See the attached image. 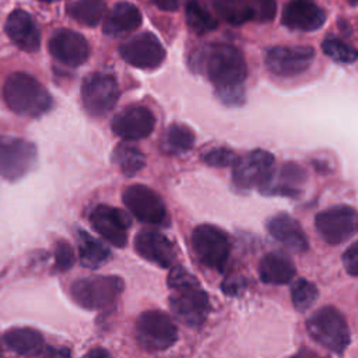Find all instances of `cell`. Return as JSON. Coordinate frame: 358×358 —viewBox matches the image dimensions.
<instances>
[{
    "mask_svg": "<svg viewBox=\"0 0 358 358\" xmlns=\"http://www.w3.org/2000/svg\"><path fill=\"white\" fill-rule=\"evenodd\" d=\"M192 67L204 74L215 87L217 96L229 106L243 103V83L248 64L243 53L229 43H210L192 55Z\"/></svg>",
    "mask_w": 358,
    "mask_h": 358,
    "instance_id": "obj_1",
    "label": "cell"
},
{
    "mask_svg": "<svg viewBox=\"0 0 358 358\" xmlns=\"http://www.w3.org/2000/svg\"><path fill=\"white\" fill-rule=\"evenodd\" d=\"M171 288L169 306L175 317L187 327H200L210 310V299L194 275L182 266H173L166 280Z\"/></svg>",
    "mask_w": 358,
    "mask_h": 358,
    "instance_id": "obj_2",
    "label": "cell"
},
{
    "mask_svg": "<svg viewBox=\"0 0 358 358\" xmlns=\"http://www.w3.org/2000/svg\"><path fill=\"white\" fill-rule=\"evenodd\" d=\"M3 98L10 110L27 117H38L53 106L49 91L34 76L15 71L3 85Z\"/></svg>",
    "mask_w": 358,
    "mask_h": 358,
    "instance_id": "obj_3",
    "label": "cell"
},
{
    "mask_svg": "<svg viewBox=\"0 0 358 358\" xmlns=\"http://www.w3.org/2000/svg\"><path fill=\"white\" fill-rule=\"evenodd\" d=\"M306 330L313 341L334 354H343L351 343L350 326L343 313L333 306H323L310 315Z\"/></svg>",
    "mask_w": 358,
    "mask_h": 358,
    "instance_id": "obj_4",
    "label": "cell"
},
{
    "mask_svg": "<svg viewBox=\"0 0 358 358\" xmlns=\"http://www.w3.org/2000/svg\"><path fill=\"white\" fill-rule=\"evenodd\" d=\"M124 282L117 275H91L77 278L70 287L73 301L88 310L110 306L119 298Z\"/></svg>",
    "mask_w": 358,
    "mask_h": 358,
    "instance_id": "obj_5",
    "label": "cell"
},
{
    "mask_svg": "<svg viewBox=\"0 0 358 358\" xmlns=\"http://www.w3.org/2000/svg\"><path fill=\"white\" fill-rule=\"evenodd\" d=\"M137 344L145 351H165L178 341V327L173 319L162 310L143 312L134 324Z\"/></svg>",
    "mask_w": 358,
    "mask_h": 358,
    "instance_id": "obj_6",
    "label": "cell"
},
{
    "mask_svg": "<svg viewBox=\"0 0 358 358\" xmlns=\"http://www.w3.org/2000/svg\"><path fill=\"white\" fill-rule=\"evenodd\" d=\"M192 249L201 264L222 271L229 255L231 241L227 232L211 224H201L193 229Z\"/></svg>",
    "mask_w": 358,
    "mask_h": 358,
    "instance_id": "obj_7",
    "label": "cell"
},
{
    "mask_svg": "<svg viewBox=\"0 0 358 358\" xmlns=\"http://www.w3.org/2000/svg\"><path fill=\"white\" fill-rule=\"evenodd\" d=\"M123 204L138 221L154 225L168 227L169 215L161 196L145 185H131L122 194Z\"/></svg>",
    "mask_w": 358,
    "mask_h": 358,
    "instance_id": "obj_8",
    "label": "cell"
},
{
    "mask_svg": "<svg viewBox=\"0 0 358 358\" xmlns=\"http://www.w3.org/2000/svg\"><path fill=\"white\" fill-rule=\"evenodd\" d=\"M120 91L113 76L91 73L81 84V101L85 110L95 117L108 115L116 105Z\"/></svg>",
    "mask_w": 358,
    "mask_h": 358,
    "instance_id": "obj_9",
    "label": "cell"
},
{
    "mask_svg": "<svg viewBox=\"0 0 358 358\" xmlns=\"http://www.w3.org/2000/svg\"><path fill=\"white\" fill-rule=\"evenodd\" d=\"M36 147L21 137L0 136V176L17 180L25 176L36 162Z\"/></svg>",
    "mask_w": 358,
    "mask_h": 358,
    "instance_id": "obj_10",
    "label": "cell"
},
{
    "mask_svg": "<svg viewBox=\"0 0 358 358\" xmlns=\"http://www.w3.org/2000/svg\"><path fill=\"white\" fill-rule=\"evenodd\" d=\"M315 227L320 238L329 245H340L352 238L357 232V210L351 206L340 204L316 214Z\"/></svg>",
    "mask_w": 358,
    "mask_h": 358,
    "instance_id": "obj_11",
    "label": "cell"
},
{
    "mask_svg": "<svg viewBox=\"0 0 358 358\" xmlns=\"http://www.w3.org/2000/svg\"><path fill=\"white\" fill-rule=\"evenodd\" d=\"M274 157L264 150H253L232 166V182L238 189H263L274 173Z\"/></svg>",
    "mask_w": 358,
    "mask_h": 358,
    "instance_id": "obj_12",
    "label": "cell"
},
{
    "mask_svg": "<svg viewBox=\"0 0 358 358\" xmlns=\"http://www.w3.org/2000/svg\"><path fill=\"white\" fill-rule=\"evenodd\" d=\"M122 59L133 67L152 70L162 64L166 52L159 39L151 32H141L119 46Z\"/></svg>",
    "mask_w": 358,
    "mask_h": 358,
    "instance_id": "obj_13",
    "label": "cell"
},
{
    "mask_svg": "<svg viewBox=\"0 0 358 358\" xmlns=\"http://www.w3.org/2000/svg\"><path fill=\"white\" fill-rule=\"evenodd\" d=\"M315 60L310 46H273L267 50L264 62L267 69L280 77H295L305 73Z\"/></svg>",
    "mask_w": 358,
    "mask_h": 358,
    "instance_id": "obj_14",
    "label": "cell"
},
{
    "mask_svg": "<svg viewBox=\"0 0 358 358\" xmlns=\"http://www.w3.org/2000/svg\"><path fill=\"white\" fill-rule=\"evenodd\" d=\"M90 222L94 231L112 246H126L127 231L131 225V220L126 211L108 204H98L90 213Z\"/></svg>",
    "mask_w": 358,
    "mask_h": 358,
    "instance_id": "obj_15",
    "label": "cell"
},
{
    "mask_svg": "<svg viewBox=\"0 0 358 358\" xmlns=\"http://www.w3.org/2000/svg\"><path fill=\"white\" fill-rule=\"evenodd\" d=\"M155 127L154 113L141 105L122 109L112 119V131L124 141H136L148 137Z\"/></svg>",
    "mask_w": 358,
    "mask_h": 358,
    "instance_id": "obj_16",
    "label": "cell"
},
{
    "mask_svg": "<svg viewBox=\"0 0 358 358\" xmlns=\"http://www.w3.org/2000/svg\"><path fill=\"white\" fill-rule=\"evenodd\" d=\"M49 53L62 64L78 67L90 57V45L87 39L67 28H60L52 34L48 42Z\"/></svg>",
    "mask_w": 358,
    "mask_h": 358,
    "instance_id": "obj_17",
    "label": "cell"
},
{
    "mask_svg": "<svg viewBox=\"0 0 358 358\" xmlns=\"http://www.w3.org/2000/svg\"><path fill=\"white\" fill-rule=\"evenodd\" d=\"M134 250L143 259L162 268H171L176 260L173 243L161 232L152 229H141L136 235Z\"/></svg>",
    "mask_w": 358,
    "mask_h": 358,
    "instance_id": "obj_18",
    "label": "cell"
},
{
    "mask_svg": "<svg viewBox=\"0 0 358 358\" xmlns=\"http://www.w3.org/2000/svg\"><path fill=\"white\" fill-rule=\"evenodd\" d=\"M324 21V11L312 0H291L281 14V22L292 31L312 32L319 29Z\"/></svg>",
    "mask_w": 358,
    "mask_h": 358,
    "instance_id": "obj_19",
    "label": "cell"
},
{
    "mask_svg": "<svg viewBox=\"0 0 358 358\" xmlns=\"http://www.w3.org/2000/svg\"><path fill=\"white\" fill-rule=\"evenodd\" d=\"M266 229L275 241L295 253L306 252L309 248L308 238L301 224L285 213H280L268 218Z\"/></svg>",
    "mask_w": 358,
    "mask_h": 358,
    "instance_id": "obj_20",
    "label": "cell"
},
{
    "mask_svg": "<svg viewBox=\"0 0 358 358\" xmlns=\"http://www.w3.org/2000/svg\"><path fill=\"white\" fill-rule=\"evenodd\" d=\"M6 32L8 38L21 50L34 53L41 46V32L31 17L24 10H14L6 21Z\"/></svg>",
    "mask_w": 358,
    "mask_h": 358,
    "instance_id": "obj_21",
    "label": "cell"
},
{
    "mask_svg": "<svg viewBox=\"0 0 358 358\" xmlns=\"http://www.w3.org/2000/svg\"><path fill=\"white\" fill-rule=\"evenodd\" d=\"M102 20V32L106 36L119 38L137 29L141 25L143 17L134 4L129 1H119L106 13V15H103Z\"/></svg>",
    "mask_w": 358,
    "mask_h": 358,
    "instance_id": "obj_22",
    "label": "cell"
},
{
    "mask_svg": "<svg viewBox=\"0 0 358 358\" xmlns=\"http://www.w3.org/2000/svg\"><path fill=\"white\" fill-rule=\"evenodd\" d=\"M306 179V172L296 164H284L280 172L273 173L270 182L260 189L262 193L270 196L298 197L301 194V185Z\"/></svg>",
    "mask_w": 358,
    "mask_h": 358,
    "instance_id": "obj_23",
    "label": "cell"
},
{
    "mask_svg": "<svg viewBox=\"0 0 358 358\" xmlns=\"http://www.w3.org/2000/svg\"><path fill=\"white\" fill-rule=\"evenodd\" d=\"M295 273L294 262L281 252H270L259 263V277L264 284H288L295 277Z\"/></svg>",
    "mask_w": 358,
    "mask_h": 358,
    "instance_id": "obj_24",
    "label": "cell"
},
{
    "mask_svg": "<svg viewBox=\"0 0 358 358\" xmlns=\"http://www.w3.org/2000/svg\"><path fill=\"white\" fill-rule=\"evenodd\" d=\"M6 347L18 355H39L45 348L43 337L31 327H15L4 333Z\"/></svg>",
    "mask_w": 358,
    "mask_h": 358,
    "instance_id": "obj_25",
    "label": "cell"
},
{
    "mask_svg": "<svg viewBox=\"0 0 358 358\" xmlns=\"http://www.w3.org/2000/svg\"><path fill=\"white\" fill-rule=\"evenodd\" d=\"M78 259L84 267L98 268L110 259V250L84 229L77 231Z\"/></svg>",
    "mask_w": 358,
    "mask_h": 358,
    "instance_id": "obj_26",
    "label": "cell"
},
{
    "mask_svg": "<svg viewBox=\"0 0 358 358\" xmlns=\"http://www.w3.org/2000/svg\"><path fill=\"white\" fill-rule=\"evenodd\" d=\"M194 134L193 131L180 123L171 124L161 138V148L168 155H180L193 148Z\"/></svg>",
    "mask_w": 358,
    "mask_h": 358,
    "instance_id": "obj_27",
    "label": "cell"
},
{
    "mask_svg": "<svg viewBox=\"0 0 358 358\" xmlns=\"http://www.w3.org/2000/svg\"><path fill=\"white\" fill-rule=\"evenodd\" d=\"M112 161L119 166L124 176H134L144 168L145 155L138 147L123 141L115 147Z\"/></svg>",
    "mask_w": 358,
    "mask_h": 358,
    "instance_id": "obj_28",
    "label": "cell"
},
{
    "mask_svg": "<svg viewBox=\"0 0 358 358\" xmlns=\"http://www.w3.org/2000/svg\"><path fill=\"white\" fill-rule=\"evenodd\" d=\"M105 0H73L66 11L81 25L96 27L105 14Z\"/></svg>",
    "mask_w": 358,
    "mask_h": 358,
    "instance_id": "obj_29",
    "label": "cell"
},
{
    "mask_svg": "<svg viewBox=\"0 0 358 358\" xmlns=\"http://www.w3.org/2000/svg\"><path fill=\"white\" fill-rule=\"evenodd\" d=\"M186 24L197 35H204L217 28L218 22L213 14L197 0H189L185 8Z\"/></svg>",
    "mask_w": 358,
    "mask_h": 358,
    "instance_id": "obj_30",
    "label": "cell"
},
{
    "mask_svg": "<svg viewBox=\"0 0 358 358\" xmlns=\"http://www.w3.org/2000/svg\"><path fill=\"white\" fill-rule=\"evenodd\" d=\"M319 291L316 285L305 278H301L292 284L291 299L298 312H306L317 299Z\"/></svg>",
    "mask_w": 358,
    "mask_h": 358,
    "instance_id": "obj_31",
    "label": "cell"
},
{
    "mask_svg": "<svg viewBox=\"0 0 358 358\" xmlns=\"http://www.w3.org/2000/svg\"><path fill=\"white\" fill-rule=\"evenodd\" d=\"M322 50L326 56L333 59L334 62L344 63V64H351L357 60V50L344 42L343 39L337 36H327L322 42Z\"/></svg>",
    "mask_w": 358,
    "mask_h": 358,
    "instance_id": "obj_32",
    "label": "cell"
},
{
    "mask_svg": "<svg viewBox=\"0 0 358 358\" xmlns=\"http://www.w3.org/2000/svg\"><path fill=\"white\" fill-rule=\"evenodd\" d=\"M210 1L213 3V7L218 13V15L232 25H241L250 21L241 0H210Z\"/></svg>",
    "mask_w": 358,
    "mask_h": 358,
    "instance_id": "obj_33",
    "label": "cell"
},
{
    "mask_svg": "<svg viewBox=\"0 0 358 358\" xmlns=\"http://www.w3.org/2000/svg\"><path fill=\"white\" fill-rule=\"evenodd\" d=\"M249 20L256 22H270L277 14L275 0H241Z\"/></svg>",
    "mask_w": 358,
    "mask_h": 358,
    "instance_id": "obj_34",
    "label": "cell"
},
{
    "mask_svg": "<svg viewBox=\"0 0 358 358\" xmlns=\"http://www.w3.org/2000/svg\"><path fill=\"white\" fill-rule=\"evenodd\" d=\"M238 159L239 157L232 150L225 147L211 148L201 155V161L214 168H232Z\"/></svg>",
    "mask_w": 358,
    "mask_h": 358,
    "instance_id": "obj_35",
    "label": "cell"
},
{
    "mask_svg": "<svg viewBox=\"0 0 358 358\" xmlns=\"http://www.w3.org/2000/svg\"><path fill=\"white\" fill-rule=\"evenodd\" d=\"M76 262L73 246L66 241L56 242L55 246V267L59 271H67Z\"/></svg>",
    "mask_w": 358,
    "mask_h": 358,
    "instance_id": "obj_36",
    "label": "cell"
},
{
    "mask_svg": "<svg viewBox=\"0 0 358 358\" xmlns=\"http://www.w3.org/2000/svg\"><path fill=\"white\" fill-rule=\"evenodd\" d=\"M343 264L351 277L358 275V242H352L343 253Z\"/></svg>",
    "mask_w": 358,
    "mask_h": 358,
    "instance_id": "obj_37",
    "label": "cell"
},
{
    "mask_svg": "<svg viewBox=\"0 0 358 358\" xmlns=\"http://www.w3.org/2000/svg\"><path fill=\"white\" fill-rule=\"evenodd\" d=\"M221 288H222V292L228 295H238L245 288V282L242 278H228L222 282Z\"/></svg>",
    "mask_w": 358,
    "mask_h": 358,
    "instance_id": "obj_38",
    "label": "cell"
},
{
    "mask_svg": "<svg viewBox=\"0 0 358 358\" xmlns=\"http://www.w3.org/2000/svg\"><path fill=\"white\" fill-rule=\"evenodd\" d=\"M158 8L164 11H175L179 7L180 0H151Z\"/></svg>",
    "mask_w": 358,
    "mask_h": 358,
    "instance_id": "obj_39",
    "label": "cell"
},
{
    "mask_svg": "<svg viewBox=\"0 0 358 358\" xmlns=\"http://www.w3.org/2000/svg\"><path fill=\"white\" fill-rule=\"evenodd\" d=\"M88 357H109V352L102 350V348H95V350H91L90 352H87Z\"/></svg>",
    "mask_w": 358,
    "mask_h": 358,
    "instance_id": "obj_40",
    "label": "cell"
},
{
    "mask_svg": "<svg viewBox=\"0 0 358 358\" xmlns=\"http://www.w3.org/2000/svg\"><path fill=\"white\" fill-rule=\"evenodd\" d=\"M39 1H43V3H52V1H57V0H39Z\"/></svg>",
    "mask_w": 358,
    "mask_h": 358,
    "instance_id": "obj_41",
    "label": "cell"
},
{
    "mask_svg": "<svg viewBox=\"0 0 358 358\" xmlns=\"http://www.w3.org/2000/svg\"><path fill=\"white\" fill-rule=\"evenodd\" d=\"M0 355H1V350H0Z\"/></svg>",
    "mask_w": 358,
    "mask_h": 358,
    "instance_id": "obj_42",
    "label": "cell"
}]
</instances>
